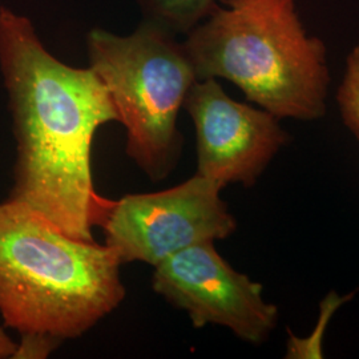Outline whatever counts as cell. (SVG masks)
Segmentation results:
<instances>
[{"label": "cell", "instance_id": "cell-9", "mask_svg": "<svg viewBox=\"0 0 359 359\" xmlns=\"http://www.w3.org/2000/svg\"><path fill=\"white\" fill-rule=\"evenodd\" d=\"M337 103L345 126L359 140V44L347 56L344 80L337 92Z\"/></svg>", "mask_w": 359, "mask_h": 359}, {"label": "cell", "instance_id": "cell-10", "mask_svg": "<svg viewBox=\"0 0 359 359\" xmlns=\"http://www.w3.org/2000/svg\"><path fill=\"white\" fill-rule=\"evenodd\" d=\"M18 348V342L6 332V327L0 325V359L13 358V354Z\"/></svg>", "mask_w": 359, "mask_h": 359}, {"label": "cell", "instance_id": "cell-1", "mask_svg": "<svg viewBox=\"0 0 359 359\" xmlns=\"http://www.w3.org/2000/svg\"><path fill=\"white\" fill-rule=\"evenodd\" d=\"M0 71L16 142L8 200L32 209L69 237L95 241L114 200L92 173L97 129L118 121L102 80L47 51L31 20L0 7Z\"/></svg>", "mask_w": 359, "mask_h": 359}, {"label": "cell", "instance_id": "cell-5", "mask_svg": "<svg viewBox=\"0 0 359 359\" xmlns=\"http://www.w3.org/2000/svg\"><path fill=\"white\" fill-rule=\"evenodd\" d=\"M222 187L194 175L177 187L114 200L102 229L121 264L157 266L193 245L225 240L237 229Z\"/></svg>", "mask_w": 359, "mask_h": 359}, {"label": "cell", "instance_id": "cell-4", "mask_svg": "<svg viewBox=\"0 0 359 359\" xmlns=\"http://www.w3.org/2000/svg\"><path fill=\"white\" fill-rule=\"evenodd\" d=\"M87 48L127 130L126 152L152 181L167 179L182 151L180 109L197 81L184 44L151 20L127 36L95 28Z\"/></svg>", "mask_w": 359, "mask_h": 359}, {"label": "cell", "instance_id": "cell-6", "mask_svg": "<svg viewBox=\"0 0 359 359\" xmlns=\"http://www.w3.org/2000/svg\"><path fill=\"white\" fill-rule=\"evenodd\" d=\"M152 287L184 310L196 329L224 326L252 345L264 344L278 322V309L265 301L262 285L233 269L203 243L182 249L154 266Z\"/></svg>", "mask_w": 359, "mask_h": 359}, {"label": "cell", "instance_id": "cell-3", "mask_svg": "<svg viewBox=\"0 0 359 359\" xmlns=\"http://www.w3.org/2000/svg\"><path fill=\"white\" fill-rule=\"evenodd\" d=\"M222 4L182 43L197 80L225 79L277 118H321L330 84L326 50L304 31L294 0Z\"/></svg>", "mask_w": 359, "mask_h": 359}, {"label": "cell", "instance_id": "cell-7", "mask_svg": "<svg viewBox=\"0 0 359 359\" xmlns=\"http://www.w3.org/2000/svg\"><path fill=\"white\" fill-rule=\"evenodd\" d=\"M184 108L196 129V173L222 188L229 184L253 187L289 142L280 118L233 100L216 79L197 80Z\"/></svg>", "mask_w": 359, "mask_h": 359}, {"label": "cell", "instance_id": "cell-2", "mask_svg": "<svg viewBox=\"0 0 359 359\" xmlns=\"http://www.w3.org/2000/svg\"><path fill=\"white\" fill-rule=\"evenodd\" d=\"M115 252L0 203V317L19 334L13 359H44L114 313L127 290Z\"/></svg>", "mask_w": 359, "mask_h": 359}, {"label": "cell", "instance_id": "cell-8", "mask_svg": "<svg viewBox=\"0 0 359 359\" xmlns=\"http://www.w3.org/2000/svg\"><path fill=\"white\" fill-rule=\"evenodd\" d=\"M154 20L168 29L189 32L217 7L215 0H145Z\"/></svg>", "mask_w": 359, "mask_h": 359}]
</instances>
